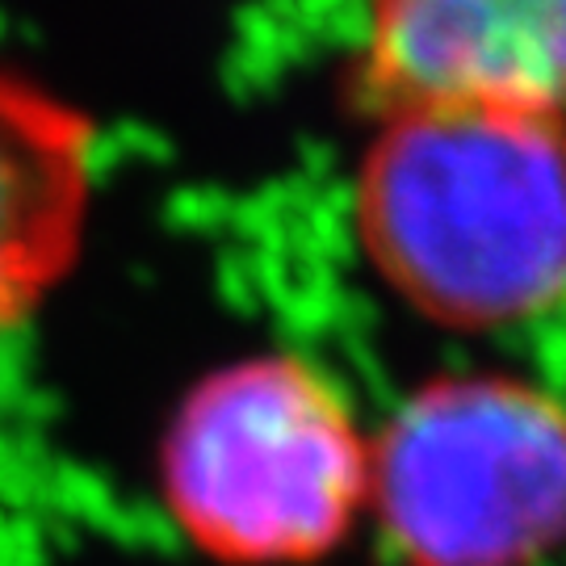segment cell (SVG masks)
<instances>
[{
  "label": "cell",
  "mask_w": 566,
  "mask_h": 566,
  "mask_svg": "<svg viewBox=\"0 0 566 566\" xmlns=\"http://www.w3.org/2000/svg\"><path fill=\"white\" fill-rule=\"evenodd\" d=\"M353 223L378 277L428 319H537L566 298V135L486 109L382 118Z\"/></svg>",
  "instance_id": "cell-1"
},
{
  "label": "cell",
  "mask_w": 566,
  "mask_h": 566,
  "mask_svg": "<svg viewBox=\"0 0 566 566\" xmlns=\"http://www.w3.org/2000/svg\"><path fill=\"white\" fill-rule=\"evenodd\" d=\"M172 521L231 566H298L348 537L369 504V441L303 357H248L181 403L160 453Z\"/></svg>",
  "instance_id": "cell-2"
},
{
  "label": "cell",
  "mask_w": 566,
  "mask_h": 566,
  "mask_svg": "<svg viewBox=\"0 0 566 566\" xmlns=\"http://www.w3.org/2000/svg\"><path fill=\"white\" fill-rule=\"evenodd\" d=\"M403 566H533L566 537V403L516 374H441L369 446Z\"/></svg>",
  "instance_id": "cell-3"
},
{
  "label": "cell",
  "mask_w": 566,
  "mask_h": 566,
  "mask_svg": "<svg viewBox=\"0 0 566 566\" xmlns=\"http://www.w3.org/2000/svg\"><path fill=\"white\" fill-rule=\"evenodd\" d=\"M348 97L378 122L486 109L566 135V0H365Z\"/></svg>",
  "instance_id": "cell-4"
},
{
  "label": "cell",
  "mask_w": 566,
  "mask_h": 566,
  "mask_svg": "<svg viewBox=\"0 0 566 566\" xmlns=\"http://www.w3.org/2000/svg\"><path fill=\"white\" fill-rule=\"evenodd\" d=\"M93 198V122L0 67V327L21 324L76 264Z\"/></svg>",
  "instance_id": "cell-5"
}]
</instances>
